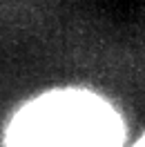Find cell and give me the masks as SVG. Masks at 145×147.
I'll use <instances>...</instances> for the list:
<instances>
[{"label":"cell","instance_id":"cell-1","mask_svg":"<svg viewBox=\"0 0 145 147\" xmlns=\"http://www.w3.org/2000/svg\"><path fill=\"white\" fill-rule=\"evenodd\" d=\"M5 147H125V123L89 89H51L14 114Z\"/></svg>","mask_w":145,"mask_h":147},{"label":"cell","instance_id":"cell-2","mask_svg":"<svg viewBox=\"0 0 145 147\" xmlns=\"http://www.w3.org/2000/svg\"><path fill=\"white\" fill-rule=\"evenodd\" d=\"M129 147H145V134H143L141 138H138V140H136L134 145H129Z\"/></svg>","mask_w":145,"mask_h":147}]
</instances>
